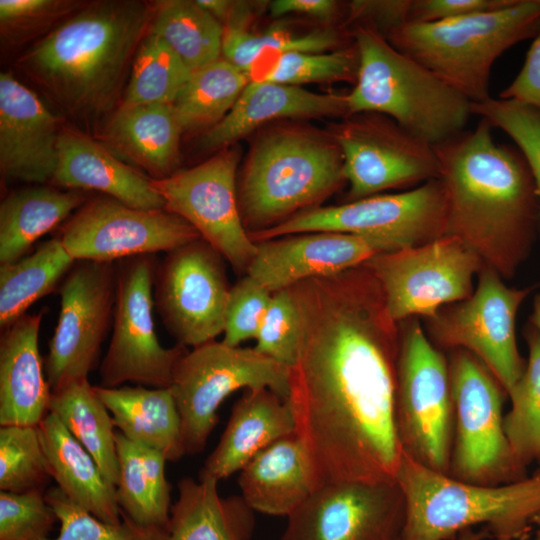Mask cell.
I'll use <instances>...</instances> for the list:
<instances>
[{"mask_svg":"<svg viewBox=\"0 0 540 540\" xmlns=\"http://www.w3.org/2000/svg\"><path fill=\"white\" fill-rule=\"evenodd\" d=\"M471 111L512 138L531 171L540 202V110L517 101L489 97L471 103Z\"/></svg>","mask_w":540,"mask_h":540,"instance_id":"7bdbcfd3","label":"cell"},{"mask_svg":"<svg viewBox=\"0 0 540 540\" xmlns=\"http://www.w3.org/2000/svg\"><path fill=\"white\" fill-rule=\"evenodd\" d=\"M513 0H412L409 22L426 23L500 9Z\"/></svg>","mask_w":540,"mask_h":540,"instance_id":"681fc988","label":"cell"},{"mask_svg":"<svg viewBox=\"0 0 540 540\" xmlns=\"http://www.w3.org/2000/svg\"><path fill=\"white\" fill-rule=\"evenodd\" d=\"M43 313L22 316L1 335V426H38L49 413L52 391L38 346Z\"/></svg>","mask_w":540,"mask_h":540,"instance_id":"cb8c5ba5","label":"cell"},{"mask_svg":"<svg viewBox=\"0 0 540 540\" xmlns=\"http://www.w3.org/2000/svg\"><path fill=\"white\" fill-rule=\"evenodd\" d=\"M38 429L50 476L63 494L104 522H121L116 486L59 418L49 412Z\"/></svg>","mask_w":540,"mask_h":540,"instance_id":"f1b7e54d","label":"cell"},{"mask_svg":"<svg viewBox=\"0 0 540 540\" xmlns=\"http://www.w3.org/2000/svg\"><path fill=\"white\" fill-rule=\"evenodd\" d=\"M404 520L397 482L328 483L287 517L279 540H395Z\"/></svg>","mask_w":540,"mask_h":540,"instance_id":"ffe728a7","label":"cell"},{"mask_svg":"<svg viewBox=\"0 0 540 540\" xmlns=\"http://www.w3.org/2000/svg\"><path fill=\"white\" fill-rule=\"evenodd\" d=\"M244 391L199 476L219 482L239 472L271 443L296 433L295 416L288 399L268 388Z\"/></svg>","mask_w":540,"mask_h":540,"instance_id":"d4e9b609","label":"cell"},{"mask_svg":"<svg viewBox=\"0 0 540 540\" xmlns=\"http://www.w3.org/2000/svg\"><path fill=\"white\" fill-rule=\"evenodd\" d=\"M481 119L472 130L434 146L446 197V233L510 279L528 257L540 218L531 171L517 149L496 143Z\"/></svg>","mask_w":540,"mask_h":540,"instance_id":"3957f363","label":"cell"},{"mask_svg":"<svg viewBox=\"0 0 540 540\" xmlns=\"http://www.w3.org/2000/svg\"><path fill=\"white\" fill-rule=\"evenodd\" d=\"M74 258L55 237L32 254L0 266V327L7 328L50 293L74 265Z\"/></svg>","mask_w":540,"mask_h":540,"instance_id":"e575fe53","label":"cell"},{"mask_svg":"<svg viewBox=\"0 0 540 540\" xmlns=\"http://www.w3.org/2000/svg\"><path fill=\"white\" fill-rule=\"evenodd\" d=\"M248 15V10H237L223 24L222 56L247 73L249 78L259 59L269 55L276 59L291 51L324 52L338 41L332 30L304 35H292L281 29L254 33L247 27Z\"/></svg>","mask_w":540,"mask_h":540,"instance_id":"f35d334b","label":"cell"},{"mask_svg":"<svg viewBox=\"0 0 540 540\" xmlns=\"http://www.w3.org/2000/svg\"><path fill=\"white\" fill-rule=\"evenodd\" d=\"M116 267L77 260L60 287V313L44 371L51 391L87 379L113 322Z\"/></svg>","mask_w":540,"mask_h":540,"instance_id":"d6986e66","label":"cell"},{"mask_svg":"<svg viewBox=\"0 0 540 540\" xmlns=\"http://www.w3.org/2000/svg\"><path fill=\"white\" fill-rule=\"evenodd\" d=\"M63 125L11 73L0 75V170L5 180L51 182Z\"/></svg>","mask_w":540,"mask_h":540,"instance_id":"7402d4cb","label":"cell"},{"mask_svg":"<svg viewBox=\"0 0 540 540\" xmlns=\"http://www.w3.org/2000/svg\"><path fill=\"white\" fill-rule=\"evenodd\" d=\"M355 86L346 94L347 114L376 113L436 146L463 132L471 101L400 52L379 32L358 27Z\"/></svg>","mask_w":540,"mask_h":540,"instance_id":"5b68a950","label":"cell"},{"mask_svg":"<svg viewBox=\"0 0 540 540\" xmlns=\"http://www.w3.org/2000/svg\"><path fill=\"white\" fill-rule=\"evenodd\" d=\"M405 501L400 540H451L484 527L493 540H524L540 512V468L500 485H479L425 467L403 454L396 476Z\"/></svg>","mask_w":540,"mask_h":540,"instance_id":"277c9868","label":"cell"},{"mask_svg":"<svg viewBox=\"0 0 540 540\" xmlns=\"http://www.w3.org/2000/svg\"><path fill=\"white\" fill-rule=\"evenodd\" d=\"M94 389L117 431L129 440L161 452L167 461L186 455L181 417L170 388L99 385Z\"/></svg>","mask_w":540,"mask_h":540,"instance_id":"4dcf8cb0","label":"cell"},{"mask_svg":"<svg viewBox=\"0 0 540 540\" xmlns=\"http://www.w3.org/2000/svg\"><path fill=\"white\" fill-rule=\"evenodd\" d=\"M491 539L489 531L481 527L480 529L477 528H471L466 529L458 533L455 537H453L451 540H486Z\"/></svg>","mask_w":540,"mask_h":540,"instance_id":"11a10c76","label":"cell"},{"mask_svg":"<svg viewBox=\"0 0 540 540\" xmlns=\"http://www.w3.org/2000/svg\"><path fill=\"white\" fill-rule=\"evenodd\" d=\"M478 277L468 299L443 307L426 319L428 337L440 350L463 349L473 354L489 369L508 397L526 367L516 343L515 319L533 287H508L485 264Z\"/></svg>","mask_w":540,"mask_h":540,"instance_id":"5bb4252c","label":"cell"},{"mask_svg":"<svg viewBox=\"0 0 540 540\" xmlns=\"http://www.w3.org/2000/svg\"><path fill=\"white\" fill-rule=\"evenodd\" d=\"M182 132L173 104H148L119 107L96 135L125 163L163 179L177 172Z\"/></svg>","mask_w":540,"mask_h":540,"instance_id":"83f0119b","label":"cell"},{"mask_svg":"<svg viewBox=\"0 0 540 540\" xmlns=\"http://www.w3.org/2000/svg\"><path fill=\"white\" fill-rule=\"evenodd\" d=\"M395 540H400V538H398V539H395Z\"/></svg>","mask_w":540,"mask_h":540,"instance_id":"680465c9","label":"cell"},{"mask_svg":"<svg viewBox=\"0 0 540 540\" xmlns=\"http://www.w3.org/2000/svg\"><path fill=\"white\" fill-rule=\"evenodd\" d=\"M153 13L154 4L143 1L86 4L30 46L16 66L75 128L97 134L121 105Z\"/></svg>","mask_w":540,"mask_h":540,"instance_id":"7a4b0ae2","label":"cell"},{"mask_svg":"<svg viewBox=\"0 0 540 540\" xmlns=\"http://www.w3.org/2000/svg\"><path fill=\"white\" fill-rule=\"evenodd\" d=\"M230 288L223 256L202 238L166 253L154 276V306L184 347L223 333Z\"/></svg>","mask_w":540,"mask_h":540,"instance_id":"2e32d148","label":"cell"},{"mask_svg":"<svg viewBox=\"0 0 540 540\" xmlns=\"http://www.w3.org/2000/svg\"><path fill=\"white\" fill-rule=\"evenodd\" d=\"M56 521L43 489L0 492V540H47Z\"/></svg>","mask_w":540,"mask_h":540,"instance_id":"bcb514c9","label":"cell"},{"mask_svg":"<svg viewBox=\"0 0 540 540\" xmlns=\"http://www.w3.org/2000/svg\"><path fill=\"white\" fill-rule=\"evenodd\" d=\"M454 433L448 475L479 485L523 479L504 432V389L489 369L463 349L448 358Z\"/></svg>","mask_w":540,"mask_h":540,"instance_id":"30bf717a","label":"cell"},{"mask_svg":"<svg viewBox=\"0 0 540 540\" xmlns=\"http://www.w3.org/2000/svg\"><path fill=\"white\" fill-rule=\"evenodd\" d=\"M253 347L258 353L290 368L297 356L299 319L288 289L272 294Z\"/></svg>","mask_w":540,"mask_h":540,"instance_id":"7dc6e473","label":"cell"},{"mask_svg":"<svg viewBox=\"0 0 540 540\" xmlns=\"http://www.w3.org/2000/svg\"><path fill=\"white\" fill-rule=\"evenodd\" d=\"M249 82L247 73L223 57L195 71L173 103L183 132L218 124Z\"/></svg>","mask_w":540,"mask_h":540,"instance_id":"8d00e7d4","label":"cell"},{"mask_svg":"<svg viewBox=\"0 0 540 540\" xmlns=\"http://www.w3.org/2000/svg\"><path fill=\"white\" fill-rule=\"evenodd\" d=\"M148 33L163 40L193 73L222 55L223 25L196 1L154 2Z\"/></svg>","mask_w":540,"mask_h":540,"instance_id":"d590c367","label":"cell"},{"mask_svg":"<svg viewBox=\"0 0 540 540\" xmlns=\"http://www.w3.org/2000/svg\"><path fill=\"white\" fill-rule=\"evenodd\" d=\"M246 274L272 294L301 281L338 274L373 256L398 250L392 243L340 232H306L256 242Z\"/></svg>","mask_w":540,"mask_h":540,"instance_id":"44dd1931","label":"cell"},{"mask_svg":"<svg viewBox=\"0 0 540 540\" xmlns=\"http://www.w3.org/2000/svg\"><path fill=\"white\" fill-rule=\"evenodd\" d=\"M192 74L163 40L148 33L136 52L119 107L173 104Z\"/></svg>","mask_w":540,"mask_h":540,"instance_id":"ab89813d","label":"cell"},{"mask_svg":"<svg viewBox=\"0 0 540 540\" xmlns=\"http://www.w3.org/2000/svg\"><path fill=\"white\" fill-rule=\"evenodd\" d=\"M57 238L75 261L113 263L167 253L201 237L192 225L166 209H137L102 196L76 210Z\"/></svg>","mask_w":540,"mask_h":540,"instance_id":"ac0fdd59","label":"cell"},{"mask_svg":"<svg viewBox=\"0 0 540 540\" xmlns=\"http://www.w3.org/2000/svg\"><path fill=\"white\" fill-rule=\"evenodd\" d=\"M49 412L59 418L95 459L104 476L116 486L119 478L116 428L88 378L52 390Z\"/></svg>","mask_w":540,"mask_h":540,"instance_id":"836d02e7","label":"cell"},{"mask_svg":"<svg viewBox=\"0 0 540 540\" xmlns=\"http://www.w3.org/2000/svg\"><path fill=\"white\" fill-rule=\"evenodd\" d=\"M272 293L249 275L230 288L222 342L237 347L255 339Z\"/></svg>","mask_w":540,"mask_h":540,"instance_id":"c3c4849f","label":"cell"},{"mask_svg":"<svg viewBox=\"0 0 540 540\" xmlns=\"http://www.w3.org/2000/svg\"><path fill=\"white\" fill-rule=\"evenodd\" d=\"M400 323L395 399L400 446L417 463L448 474L454 433L449 362L418 318Z\"/></svg>","mask_w":540,"mask_h":540,"instance_id":"ba28073f","label":"cell"},{"mask_svg":"<svg viewBox=\"0 0 540 540\" xmlns=\"http://www.w3.org/2000/svg\"><path fill=\"white\" fill-rule=\"evenodd\" d=\"M344 181L334 139L296 129L266 134L253 148L240 183L244 226L248 233L273 227L321 202Z\"/></svg>","mask_w":540,"mask_h":540,"instance_id":"52a82bcc","label":"cell"},{"mask_svg":"<svg viewBox=\"0 0 540 540\" xmlns=\"http://www.w3.org/2000/svg\"><path fill=\"white\" fill-rule=\"evenodd\" d=\"M357 71L356 48L330 53L291 51L276 58L260 81L292 86L332 80L356 81Z\"/></svg>","mask_w":540,"mask_h":540,"instance_id":"ee69618b","label":"cell"},{"mask_svg":"<svg viewBox=\"0 0 540 540\" xmlns=\"http://www.w3.org/2000/svg\"><path fill=\"white\" fill-rule=\"evenodd\" d=\"M532 525L535 527L534 540H540V512L533 518Z\"/></svg>","mask_w":540,"mask_h":540,"instance_id":"6f0895ef","label":"cell"},{"mask_svg":"<svg viewBox=\"0 0 540 540\" xmlns=\"http://www.w3.org/2000/svg\"><path fill=\"white\" fill-rule=\"evenodd\" d=\"M540 30V0H513L500 9L436 22H408L386 38L471 103L489 97L493 64Z\"/></svg>","mask_w":540,"mask_h":540,"instance_id":"8992f818","label":"cell"},{"mask_svg":"<svg viewBox=\"0 0 540 540\" xmlns=\"http://www.w3.org/2000/svg\"><path fill=\"white\" fill-rule=\"evenodd\" d=\"M154 255L118 262L112 336L100 364L103 387L133 382L152 388H169L186 347L161 345L153 321Z\"/></svg>","mask_w":540,"mask_h":540,"instance_id":"4fadbf2b","label":"cell"},{"mask_svg":"<svg viewBox=\"0 0 540 540\" xmlns=\"http://www.w3.org/2000/svg\"><path fill=\"white\" fill-rule=\"evenodd\" d=\"M238 484L255 512L286 517L319 487L312 460L296 433L257 453L239 471Z\"/></svg>","mask_w":540,"mask_h":540,"instance_id":"484cf974","label":"cell"},{"mask_svg":"<svg viewBox=\"0 0 540 540\" xmlns=\"http://www.w3.org/2000/svg\"><path fill=\"white\" fill-rule=\"evenodd\" d=\"M270 11L274 16L298 13L329 18L336 11V3L331 0H276L271 3Z\"/></svg>","mask_w":540,"mask_h":540,"instance_id":"f5cc1de1","label":"cell"},{"mask_svg":"<svg viewBox=\"0 0 540 540\" xmlns=\"http://www.w3.org/2000/svg\"><path fill=\"white\" fill-rule=\"evenodd\" d=\"M364 265L379 282L390 317L431 318L468 299L484 263L461 239L444 235L428 243L379 253Z\"/></svg>","mask_w":540,"mask_h":540,"instance_id":"7c38bea8","label":"cell"},{"mask_svg":"<svg viewBox=\"0 0 540 540\" xmlns=\"http://www.w3.org/2000/svg\"><path fill=\"white\" fill-rule=\"evenodd\" d=\"M238 160L237 149L226 147L197 166L151 182L167 211L192 225L236 271L247 272L257 247L239 209Z\"/></svg>","mask_w":540,"mask_h":540,"instance_id":"9a60e30c","label":"cell"},{"mask_svg":"<svg viewBox=\"0 0 540 540\" xmlns=\"http://www.w3.org/2000/svg\"><path fill=\"white\" fill-rule=\"evenodd\" d=\"M347 114L346 95L319 94L270 81H250L228 114L200 138V148H226L268 121Z\"/></svg>","mask_w":540,"mask_h":540,"instance_id":"4316f807","label":"cell"},{"mask_svg":"<svg viewBox=\"0 0 540 540\" xmlns=\"http://www.w3.org/2000/svg\"><path fill=\"white\" fill-rule=\"evenodd\" d=\"M320 231L377 238L392 243L397 249L428 243L446 233V197L442 182L437 178L401 193L310 208L249 236L256 243Z\"/></svg>","mask_w":540,"mask_h":540,"instance_id":"8fae6325","label":"cell"},{"mask_svg":"<svg viewBox=\"0 0 540 540\" xmlns=\"http://www.w3.org/2000/svg\"><path fill=\"white\" fill-rule=\"evenodd\" d=\"M60 523L47 540H167V527L138 524L123 514L116 524L104 522L70 501L58 487L45 494Z\"/></svg>","mask_w":540,"mask_h":540,"instance_id":"b9f144b4","label":"cell"},{"mask_svg":"<svg viewBox=\"0 0 540 540\" xmlns=\"http://www.w3.org/2000/svg\"><path fill=\"white\" fill-rule=\"evenodd\" d=\"M290 369L254 348L215 340L187 351L176 365L171 386L181 417L186 455L203 451L217 425V410L239 389L268 388L288 399Z\"/></svg>","mask_w":540,"mask_h":540,"instance_id":"9c48e42d","label":"cell"},{"mask_svg":"<svg viewBox=\"0 0 540 540\" xmlns=\"http://www.w3.org/2000/svg\"><path fill=\"white\" fill-rule=\"evenodd\" d=\"M335 130L351 201L439 178L435 147L391 118L361 113Z\"/></svg>","mask_w":540,"mask_h":540,"instance_id":"e0dca14e","label":"cell"},{"mask_svg":"<svg viewBox=\"0 0 540 540\" xmlns=\"http://www.w3.org/2000/svg\"><path fill=\"white\" fill-rule=\"evenodd\" d=\"M50 478L38 426H1L0 490L21 493L44 489Z\"/></svg>","mask_w":540,"mask_h":540,"instance_id":"60d3db41","label":"cell"},{"mask_svg":"<svg viewBox=\"0 0 540 540\" xmlns=\"http://www.w3.org/2000/svg\"><path fill=\"white\" fill-rule=\"evenodd\" d=\"M530 322L540 331V294L534 298L533 313Z\"/></svg>","mask_w":540,"mask_h":540,"instance_id":"9f6ffc18","label":"cell"},{"mask_svg":"<svg viewBox=\"0 0 540 540\" xmlns=\"http://www.w3.org/2000/svg\"><path fill=\"white\" fill-rule=\"evenodd\" d=\"M499 98L540 110V30L527 52L521 71L499 94Z\"/></svg>","mask_w":540,"mask_h":540,"instance_id":"816d5d0a","label":"cell"},{"mask_svg":"<svg viewBox=\"0 0 540 540\" xmlns=\"http://www.w3.org/2000/svg\"><path fill=\"white\" fill-rule=\"evenodd\" d=\"M85 191L31 186L11 192L0 205V264L25 256L43 235L88 201Z\"/></svg>","mask_w":540,"mask_h":540,"instance_id":"1f68e13d","label":"cell"},{"mask_svg":"<svg viewBox=\"0 0 540 540\" xmlns=\"http://www.w3.org/2000/svg\"><path fill=\"white\" fill-rule=\"evenodd\" d=\"M85 5L75 0H1L2 44L7 48L22 45Z\"/></svg>","mask_w":540,"mask_h":540,"instance_id":"f6af8a7d","label":"cell"},{"mask_svg":"<svg viewBox=\"0 0 540 540\" xmlns=\"http://www.w3.org/2000/svg\"><path fill=\"white\" fill-rule=\"evenodd\" d=\"M218 481L205 476L178 482L171 507L167 540H250L255 511L242 496L222 497Z\"/></svg>","mask_w":540,"mask_h":540,"instance_id":"f546056e","label":"cell"},{"mask_svg":"<svg viewBox=\"0 0 540 540\" xmlns=\"http://www.w3.org/2000/svg\"><path fill=\"white\" fill-rule=\"evenodd\" d=\"M196 2L222 25L227 20L234 3L226 0H196Z\"/></svg>","mask_w":540,"mask_h":540,"instance_id":"db71d44e","label":"cell"},{"mask_svg":"<svg viewBox=\"0 0 540 540\" xmlns=\"http://www.w3.org/2000/svg\"><path fill=\"white\" fill-rule=\"evenodd\" d=\"M412 0L354 1L350 4V18L364 23L365 28L388 35L409 22Z\"/></svg>","mask_w":540,"mask_h":540,"instance_id":"f907efd6","label":"cell"},{"mask_svg":"<svg viewBox=\"0 0 540 540\" xmlns=\"http://www.w3.org/2000/svg\"><path fill=\"white\" fill-rule=\"evenodd\" d=\"M528 360L524 373L508 397L504 432L517 469L527 476V468H540V331L530 323L524 331Z\"/></svg>","mask_w":540,"mask_h":540,"instance_id":"74e56055","label":"cell"},{"mask_svg":"<svg viewBox=\"0 0 540 540\" xmlns=\"http://www.w3.org/2000/svg\"><path fill=\"white\" fill-rule=\"evenodd\" d=\"M116 450L119 465L116 494L124 515L141 525L167 527L172 505L166 458L119 431H116Z\"/></svg>","mask_w":540,"mask_h":540,"instance_id":"d6a6232c","label":"cell"},{"mask_svg":"<svg viewBox=\"0 0 540 540\" xmlns=\"http://www.w3.org/2000/svg\"><path fill=\"white\" fill-rule=\"evenodd\" d=\"M50 183L71 190L99 191L137 209H165L151 178L75 127L63 125L61 129L58 164Z\"/></svg>","mask_w":540,"mask_h":540,"instance_id":"603a6c76","label":"cell"},{"mask_svg":"<svg viewBox=\"0 0 540 540\" xmlns=\"http://www.w3.org/2000/svg\"><path fill=\"white\" fill-rule=\"evenodd\" d=\"M299 319L288 401L319 486L396 482L400 326L365 266L287 288Z\"/></svg>","mask_w":540,"mask_h":540,"instance_id":"6da1fadb","label":"cell"}]
</instances>
